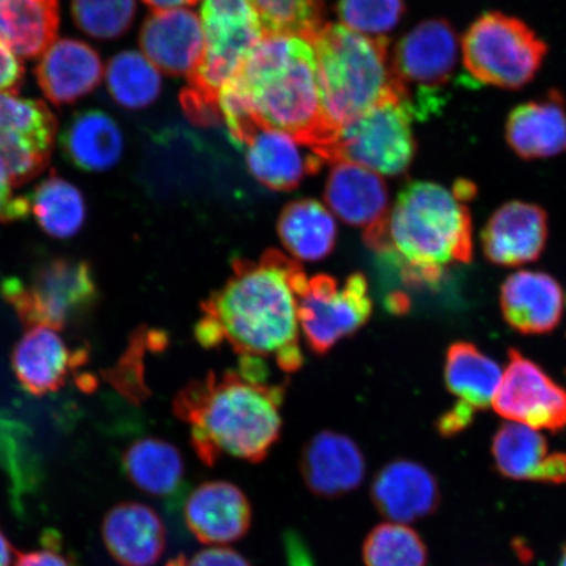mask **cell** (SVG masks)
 <instances>
[{"mask_svg":"<svg viewBox=\"0 0 566 566\" xmlns=\"http://www.w3.org/2000/svg\"><path fill=\"white\" fill-rule=\"evenodd\" d=\"M547 240V211L522 201L502 205L481 231L485 258L505 268L534 263L546 250Z\"/></svg>","mask_w":566,"mask_h":566,"instance_id":"cell-17","label":"cell"},{"mask_svg":"<svg viewBox=\"0 0 566 566\" xmlns=\"http://www.w3.org/2000/svg\"><path fill=\"white\" fill-rule=\"evenodd\" d=\"M103 75L101 55L86 42L74 39L53 42L35 67L40 88L55 105L88 95L101 84Z\"/></svg>","mask_w":566,"mask_h":566,"instance_id":"cell-25","label":"cell"},{"mask_svg":"<svg viewBox=\"0 0 566 566\" xmlns=\"http://www.w3.org/2000/svg\"><path fill=\"white\" fill-rule=\"evenodd\" d=\"M462 53L464 67L480 83L521 90L539 73L548 46L525 21L490 11L465 31Z\"/></svg>","mask_w":566,"mask_h":566,"instance_id":"cell-7","label":"cell"},{"mask_svg":"<svg viewBox=\"0 0 566 566\" xmlns=\"http://www.w3.org/2000/svg\"><path fill=\"white\" fill-rule=\"evenodd\" d=\"M564 292L560 283L543 272L521 271L501 286L502 316L521 335H546L562 322Z\"/></svg>","mask_w":566,"mask_h":566,"instance_id":"cell-21","label":"cell"},{"mask_svg":"<svg viewBox=\"0 0 566 566\" xmlns=\"http://www.w3.org/2000/svg\"><path fill=\"white\" fill-rule=\"evenodd\" d=\"M558 566H566V544L563 547L560 563H558Z\"/></svg>","mask_w":566,"mask_h":566,"instance_id":"cell-48","label":"cell"},{"mask_svg":"<svg viewBox=\"0 0 566 566\" xmlns=\"http://www.w3.org/2000/svg\"><path fill=\"white\" fill-rule=\"evenodd\" d=\"M313 45L325 117L335 132L401 91L387 38H369L324 23L306 39Z\"/></svg>","mask_w":566,"mask_h":566,"instance_id":"cell-5","label":"cell"},{"mask_svg":"<svg viewBox=\"0 0 566 566\" xmlns=\"http://www.w3.org/2000/svg\"><path fill=\"white\" fill-rule=\"evenodd\" d=\"M252 506L245 493L229 481H207L190 493L184 518L205 546H226L243 539L252 526Z\"/></svg>","mask_w":566,"mask_h":566,"instance_id":"cell-18","label":"cell"},{"mask_svg":"<svg viewBox=\"0 0 566 566\" xmlns=\"http://www.w3.org/2000/svg\"><path fill=\"white\" fill-rule=\"evenodd\" d=\"M31 210L40 228L55 239L75 237L87 216L81 190L53 172L35 187Z\"/></svg>","mask_w":566,"mask_h":566,"instance_id":"cell-31","label":"cell"},{"mask_svg":"<svg viewBox=\"0 0 566 566\" xmlns=\"http://www.w3.org/2000/svg\"><path fill=\"white\" fill-rule=\"evenodd\" d=\"M298 313L310 349L325 354L369 322V283L363 273H353L343 282L327 274L315 275L302 290Z\"/></svg>","mask_w":566,"mask_h":566,"instance_id":"cell-11","label":"cell"},{"mask_svg":"<svg viewBox=\"0 0 566 566\" xmlns=\"http://www.w3.org/2000/svg\"><path fill=\"white\" fill-rule=\"evenodd\" d=\"M365 242L399 269L407 285L433 287L449 266L471 263V211L440 184L410 181Z\"/></svg>","mask_w":566,"mask_h":566,"instance_id":"cell-3","label":"cell"},{"mask_svg":"<svg viewBox=\"0 0 566 566\" xmlns=\"http://www.w3.org/2000/svg\"><path fill=\"white\" fill-rule=\"evenodd\" d=\"M66 159L87 172H104L123 157L124 136L119 126L102 111H84L71 119L61 137Z\"/></svg>","mask_w":566,"mask_h":566,"instance_id":"cell-26","label":"cell"},{"mask_svg":"<svg viewBox=\"0 0 566 566\" xmlns=\"http://www.w3.org/2000/svg\"><path fill=\"white\" fill-rule=\"evenodd\" d=\"M298 467L307 490L316 497L328 500L356 492L367 472L358 443L332 430H323L304 443Z\"/></svg>","mask_w":566,"mask_h":566,"instance_id":"cell-14","label":"cell"},{"mask_svg":"<svg viewBox=\"0 0 566 566\" xmlns=\"http://www.w3.org/2000/svg\"><path fill=\"white\" fill-rule=\"evenodd\" d=\"M492 454L501 475L516 481H539L548 443L537 430L518 422L501 424L493 437Z\"/></svg>","mask_w":566,"mask_h":566,"instance_id":"cell-32","label":"cell"},{"mask_svg":"<svg viewBox=\"0 0 566 566\" xmlns=\"http://www.w3.org/2000/svg\"><path fill=\"white\" fill-rule=\"evenodd\" d=\"M0 292L25 327L55 331L88 315L98 300L92 266L87 261L69 258L42 263L30 281L4 280Z\"/></svg>","mask_w":566,"mask_h":566,"instance_id":"cell-8","label":"cell"},{"mask_svg":"<svg viewBox=\"0 0 566 566\" xmlns=\"http://www.w3.org/2000/svg\"><path fill=\"white\" fill-rule=\"evenodd\" d=\"M537 483L564 484L566 483V454L555 452L544 460L539 481Z\"/></svg>","mask_w":566,"mask_h":566,"instance_id":"cell-44","label":"cell"},{"mask_svg":"<svg viewBox=\"0 0 566 566\" xmlns=\"http://www.w3.org/2000/svg\"><path fill=\"white\" fill-rule=\"evenodd\" d=\"M478 410L467 402L459 400L448 412L437 421V430L444 438L455 437L470 427Z\"/></svg>","mask_w":566,"mask_h":566,"instance_id":"cell-41","label":"cell"},{"mask_svg":"<svg viewBox=\"0 0 566 566\" xmlns=\"http://www.w3.org/2000/svg\"><path fill=\"white\" fill-rule=\"evenodd\" d=\"M325 201L344 222L367 233L385 223L389 211L388 189L384 177L350 161H335L327 182Z\"/></svg>","mask_w":566,"mask_h":566,"instance_id":"cell-23","label":"cell"},{"mask_svg":"<svg viewBox=\"0 0 566 566\" xmlns=\"http://www.w3.org/2000/svg\"><path fill=\"white\" fill-rule=\"evenodd\" d=\"M59 25V0H0V42L20 56L44 53Z\"/></svg>","mask_w":566,"mask_h":566,"instance_id":"cell-27","label":"cell"},{"mask_svg":"<svg viewBox=\"0 0 566 566\" xmlns=\"http://www.w3.org/2000/svg\"><path fill=\"white\" fill-rule=\"evenodd\" d=\"M201 21L202 60L188 76L189 87L180 101L190 122L211 126L221 123L219 91L239 73L266 32L251 0H203Z\"/></svg>","mask_w":566,"mask_h":566,"instance_id":"cell-6","label":"cell"},{"mask_svg":"<svg viewBox=\"0 0 566 566\" xmlns=\"http://www.w3.org/2000/svg\"><path fill=\"white\" fill-rule=\"evenodd\" d=\"M228 83L260 124L292 134L321 155L335 137L323 109L313 45L301 35L265 33Z\"/></svg>","mask_w":566,"mask_h":566,"instance_id":"cell-4","label":"cell"},{"mask_svg":"<svg viewBox=\"0 0 566 566\" xmlns=\"http://www.w3.org/2000/svg\"><path fill=\"white\" fill-rule=\"evenodd\" d=\"M251 175L261 186L286 192L315 175L324 159L286 132L259 124L242 145Z\"/></svg>","mask_w":566,"mask_h":566,"instance_id":"cell-16","label":"cell"},{"mask_svg":"<svg viewBox=\"0 0 566 566\" xmlns=\"http://www.w3.org/2000/svg\"><path fill=\"white\" fill-rule=\"evenodd\" d=\"M15 566H73L69 558L55 549L15 551Z\"/></svg>","mask_w":566,"mask_h":566,"instance_id":"cell-43","label":"cell"},{"mask_svg":"<svg viewBox=\"0 0 566 566\" xmlns=\"http://www.w3.org/2000/svg\"><path fill=\"white\" fill-rule=\"evenodd\" d=\"M200 0H144V3L154 11H167L181 9V7L193 6Z\"/></svg>","mask_w":566,"mask_h":566,"instance_id":"cell-45","label":"cell"},{"mask_svg":"<svg viewBox=\"0 0 566 566\" xmlns=\"http://www.w3.org/2000/svg\"><path fill=\"white\" fill-rule=\"evenodd\" d=\"M12 546L7 537L0 533V566H11L12 564Z\"/></svg>","mask_w":566,"mask_h":566,"instance_id":"cell-47","label":"cell"},{"mask_svg":"<svg viewBox=\"0 0 566 566\" xmlns=\"http://www.w3.org/2000/svg\"><path fill=\"white\" fill-rule=\"evenodd\" d=\"M285 387L239 369L209 374L177 394L174 412L190 424V444L205 465L224 454L263 463L281 440Z\"/></svg>","mask_w":566,"mask_h":566,"instance_id":"cell-2","label":"cell"},{"mask_svg":"<svg viewBox=\"0 0 566 566\" xmlns=\"http://www.w3.org/2000/svg\"><path fill=\"white\" fill-rule=\"evenodd\" d=\"M87 360V348H71L59 331L46 327L30 328L11 354L19 384L38 398L60 391Z\"/></svg>","mask_w":566,"mask_h":566,"instance_id":"cell-15","label":"cell"},{"mask_svg":"<svg viewBox=\"0 0 566 566\" xmlns=\"http://www.w3.org/2000/svg\"><path fill=\"white\" fill-rule=\"evenodd\" d=\"M282 244L296 259L315 263L334 251L337 223L327 207L316 200L289 203L279 218Z\"/></svg>","mask_w":566,"mask_h":566,"instance_id":"cell-28","label":"cell"},{"mask_svg":"<svg viewBox=\"0 0 566 566\" xmlns=\"http://www.w3.org/2000/svg\"><path fill=\"white\" fill-rule=\"evenodd\" d=\"M23 80V63L18 60L15 53L0 42V94H15Z\"/></svg>","mask_w":566,"mask_h":566,"instance_id":"cell-40","label":"cell"},{"mask_svg":"<svg viewBox=\"0 0 566 566\" xmlns=\"http://www.w3.org/2000/svg\"><path fill=\"white\" fill-rule=\"evenodd\" d=\"M123 465L127 479L154 497H167L179 490L186 473L180 450L159 438L132 443L125 451Z\"/></svg>","mask_w":566,"mask_h":566,"instance_id":"cell-30","label":"cell"},{"mask_svg":"<svg viewBox=\"0 0 566 566\" xmlns=\"http://www.w3.org/2000/svg\"><path fill=\"white\" fill-rule=\"evenodd\" d=\"M505 138L516 157L541 160L566 154V98L558 90L518 106L507 116Z\"/></svg>","mask_w":566,"mask_h":566,"instance_id":"cell-22","label":"cell"},{"mask_svg":"<svg viewBox=\"0 0 566 566\" xmlns=\"http://www.w3.org/2000/svg\"><path fill=\"white\" fill-rule=\"evenodd\" d=\"M413 118L400 97L387 98L339 127L322 157L332 163L350 161L380 176L406 174L417 151Z\"/></svg>","mask_w":566,"mask_h":566,"instance_id":"cell-9","label":"cell"},{"mask_svg":"<svg viewBox=\"0 0 566 566\" xmlns=\"http://www.w3.org/2000/svg\"><path fill=\"white\" fill-rule=\"evenodd\" d=\"M428 557L422 537L402 523L374 527L363 546L366 566H428Z\"/></svg>","mask_w":566,"mask_h":566,"instance_id":"cell-34","label":"cell"},{"mask_svg":"<svg viewBox=\"0 0 566 566\" xmlns=\"http://www.w3.org/2000/svg\"><path fill=\"white\" fill-rule=\"evenodd\" d=\"M56 129V119L44 103L0 94V175L18 187L44 171Z\"/></svg>","mask_w":566,"mask_h":566,"instance_id":"cell-12","label":"cell"},{"mask_svg":"<svg viewBox=\"0 0 566 566\" xmlns=\"http://www.w3.org/2000/svg\"><path fill=\"white\" fill-rule=\"evenodd\" d=\"M497 363L476 345L458 342L446 353L444 381L449 391L476 410L491 407L501 384Z\"/></svg>","mask_w":566,"mask_h":566,"instance_id":"cell-29","label":"cell"},{"mask_svg":"<svg viewBox=\"0 0 566 566\" xmlns=\"http://www.w3.org/2000/svg\"><path fill=\"white\" fill-rule=\"evenodd\" d=\"M452 192L463 202L471 201L476 195V187L469 180H459L455 182Z\"/></svg>","mask_w":566,"mask_h":566,"instance_id":"cell-46","label":"cell"},{"mask_svg":"<svg viewBox=\"0 0 566 566\" xmlns=\"http://www.w3.org/2000/svg\"><path fill=\"white\" fill-rule=\"evenodd\" d=\"M142 337L134 339L130 348L127 349L125 356L115 369L104 373L106 380L111 381L112 386L118 389L127 400L139 405L147 398V388L144 384V375H142Z\"/></svg>","mask_w":566,"mask_h":566,"instance_id":"cell-38","label":"cell"},{"mask_svg":"<svg viewBox=\"0 0 566 566\" xmlns=\"http://www.w3.org/2000/svg\"><path fill=\"white\" fill-rule=\"evenodd\" d=\"M31 200L13 192L12 184L0 175V222L12 223L23 221L30 214Z\"/></svg>","mask_w":566,"mask_h":566,"instance_id":"cell-39","label":"cell"},{"mask_svg":"<svg viewBox=\"0 0 566 566\" xmlns=\"http://www.w3.org/2000/svg\"><path fill=\"white\" fill-rule=\"evenodd\" d=\"M139 45L160 73L190 76L203 55L202 21L187 9L155 11L140 28Z\"/></svg>","mask_w":566,"mask_h":566,"instance_id":"cell-20","label":"cell"},{"mask_svg":"<svg viewBox=\"0 0 566 566\" xmlns=\"http://www.w3.org/2000/svg\"><path fill=\"white\" fill-rule=\"evenodd\" d=\"M407 11L406 0H338L337 15L342 25L369 35L386 38L400 24Z\"/></svg>","mask_w":566,"mask_h":566,"instance_id":"cell-37","label":"cell"},{"mask_svg":"<svg viewBox=\"0 0 566 566\" xmlns=\"http://www.w3.org/2000/svg\"><path fill=\"white\" fill-rule=\"evenodd\" d=\"M459 40L449 20L422 21L402 35L391 55L402 102L413 117H427L440 105L458 62Z\"/></svg>","mask_w":566,"mask_h":566,"instance_id":"cell-10","label":"cell"},{"mask_svg":"<svg viewBox=\"0 0 566 566\" xmlns=\"http://www.w3.org/2000/svg\"><path fill=\"white\" fill-rule=\"evenodd\" d=\"M307 280L301 265L279 251L237 260L231 277L202 304L198 343L229 344L240 357L273 359L285 373L301 369L298 304Z\"/></svg>","mask_w":566,"mask_h":566,"instance_id":"cell-1","label":"cell"},{"mask_svg":"<svg viewBox=\"0 0 566 566\" xmlns=\"http://www.w3.org/2000/svg\"><path fill=\"white\" fill-rule=\"evenodd\" d=\"M370 500L389 522L412 523L434 514L441 504L433 473L409 459H395L375 473Z\"/></svg>","mask_w":566,"mask_h":566,"instance_id":"cell-19","label":"cell"},{"mask_svg":"<svg viewBox=\"0 0 566 566\" xmlns=\"http://www.w3.org/2000/svg\"><path fill=\"white\" fill-rule=\"evenodd\" d=\"M105 548L122 566H154L167 547L165 523L153 507L123 502L106 513L102 526Z\"/></svg>","mask_w":566,"mask_h":566,"instance_id":"cell-24","label":"cell"},{"mask_svg":"<svg viewBox=\"0 0 566 566\" xmlns=\"http://www.w3.org/2000/svg\"><path fill=\"white\" fill-rule=\"evenodd\" d=\"M106 86L124 108H146L160 95V71L144 54L123 52L113 56L106 67Z\"/></svg>","mask_w":566,"mask_h":566,"instance_id":"cell-33","label":"cell"},{"mask_svg":"<svg viewBox=\"0 0 566 566\" xmlns=\"http://www.w3.org/2000/svg\"><path fill=\"white\" fill-rule=\"evenodd\" d=\"M136 0H71V13L77 28L91 38H122L136 19Z\"/></svg>","mask_w":566,"mask_h":566,"instance_id":"cell-35","label":"cell"},{"mask_svg":"<svg viewBox=\"0 0 566 566\" xmlns=\"http://www.w3.org/2000/svg\"><path fill=\"white\" fill-rule=\"evenodd\" d=\"M266 33H289L307 39L324 21L322 0H251Z\"/></svg>","mask_w":566,"mask_h":566,"instance_id":"cell-36","label":"cell"},{"mask_svg":"<svg viewBox=\"0 0 566 566\" xmlns=\"http://www.w3.org/2000/svg\"><path fill=\"white\" fill-rule=\"evenodd\" d=\"M187 566H252L239 552L226 547H212L198 552Z\"/></svg>","mask_w":566,"mask_h":566,"instance_id":"cell-42","label":"cell"},{"mask_svg":"<svg viewBox=\"0 0 566 566\" xmlns=\"http://www.w3.org/2000/svg\"><path fill=\"white\" fill-rule=\"evenodd\" d=\"M507 357L492 402L495 412L531 429L562 431L566 424V389L518 350H509Z\"/></svg>","mask_w":566,"mask_h":566,"instance_id":"cell-13","label":"cell"}]
</instances>
